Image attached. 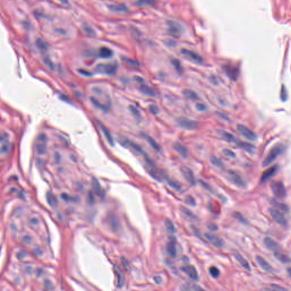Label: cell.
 Listing matches in <instances>:
<instances>
[{"label":"cell","mask_w":291,"mask_h":291,"mask_svg":"<svg viewBox=\"0 0 291 291\" xmlns=\"http://www.w3.org/2000/svg\"><path fill=\"white\" fill-rule=\"evenodd\" d=\"M285 150V146L283 144H277L274 146L270 151L267 156L265 158L263 162V166L267 167L268 166L282 154Z\"/></svg>","instance_id":"1"},{"label":"cell","mask_w":291,"mask_h":291,"mask_svg":"<svg viewBox=\"0 0 291 291\" xmlns=\"http://www.w3.org/2000/svg\"><path fill=\"white\" fill-rule=\"evenodd\" d=\"M271 190L276 198H283L286 196L287 191L284 184L281 181H274L271 183Z\"/></svg>","instance_id":"2"},{"label":"cell","mask_w":291,"mask_h":291,"mask_svg":"<svg viewBox=\"0 0 291 291\" xmlns=\"http://www.w3.org/2000/svg\"><path fill=\"white\" fill-rule=\"evenodd\" d=\"M181 52L188 60H191L195 63L200 64L203 63V59L198 54L193 51L188 50L186 48H182L181 50Z\"/></svg>","instance_id":"3"},{"label":"cell","mask_w":291,"mask_h":291,"mask_svg":"<svg viewBox=\"0 0 291 291\" xmlns=\"http://www.w3.org/2000/svg\"><path fill=\"white\" fill-rule=\"evenodd\" d=\"M177 122L180 126L189 130H195L198 127V123L196 121L191 120L187 118H180L177 120Z\"/></svg>","instance_id":"4"},{"label":"cell","mask_w":291,"mask_h":291,"mask_svg":"<svg viewBox=\"0 0 291 291\" xmlns=\"http://www.w3.org/2000/svg\"><path fill=\"white\" fill-rule=\"evenodd\" d=\"M96 70L100 72L111 75L116 73L117 65L116 63L100 64L96 66Z\"/></svg>","instance_id":"5"},{"label":"cell","mask_w":291,"mask_h":291,"mask_svg":"<svg viewBox=\"0 0 291 291\" xmlns=\"http://www.w3.org/2000/svg\"><path fill=\"white\" fill-rule=\"evenodd\" d=\"M269 211L272 218L274 220V221L278 223V224L280 225L283 226H285L287 225V220L281 211H280L276 209H274V208L270 209Z\"/></svg>","instance_id":"6"},{"label":"cell","mask_w":291,"mask_h":291,"mask_svg":"<svg viewBox=\"0 0 291 291\" xmlns=\"http://www.w3.org/2000/svg\"><path fill=\"white\" fill-rule=\"evenodd\" d=\"M237 130L244 137L248 140L254 141L257 138V136L254 131L243 125H238Z\"/></svg>","instance_id":"7"},{"label":"cell","mask_w":291,"mask_h":291,"mask_svg":"<svg viewBox=\"0 0 291 291\" xmlns=\"http://www.w3.org/2000/svg\"><path fill=\"white\" fill-rule=\"evenodd\" d=\"M180 172L183 176L188 183H189L192 185H194L196 184V180L194 179L193 172L192 171L191 168L188 167L187 166H182L180 168Z\"/></svg>","instance_id":"8"},{"label":"cell","mask_w":291,"mask_h":291,"mask_svg":"<svg viewBox=\"0 0 291 291\" xmlns=\"http://www.w3.org/2000/svg\"><path fill=\"white\" fill-rule=\"evenodd\" d=\"M168 31L170 33L175 35H180L183 31V26L179 22L176 20H170L167 22Z\"/></svg>","instance_id":"9"},{"label":"cell","mask_w":291,"mask_h":291,"mask_svg":"<svg viewBox=\"0 0 291 291\" xmlns=\"http://www.w3.org/2000/svg\"><path fill=\"white\" fill-rule=\"evenodd\" d=\"M205 237L211 244L217 248H221L224 246V242L217 235L211 233H205Z\"/></svg>","instance_id":"10"},{"label":"cell","mask_w":291,"mask_h":291,"mask_svg":"<svg viewBox=\"0 0 291 291\" xmlns=\"http://www.w3.org/2000/svg\"><path fill=\"white\" fill-rule=\"evenodd\" d=\"M229 179L238 187H244L246 185V183L243 179L237 173L234 171H229Z\"/></svg>","instance_id":"11"},{"label":"cell","mask_w":291,"mask_h":291,"mask_svg":"<svg viewBox=\"0 0 291 291\" xmlns=\"http://www.w3.org/2000/svg\"><path fill=\"white\" fill-rule=\"evenodd\" d=\"M181 270L193 280H198V271L193 266L187 265L181 268Z\"/></svg>","instance_id":"12"},{"label":"cell","mask_w":291,"mask_h":291,"mask_svg":"<svg viewBox=\"0 0 291 291\" xmlns=\"http://www.w3.org/2000/svg\"><path fill=\"white\" fill-rule=\"evenodd\" d=\"M173 149L175 151H176L178 154L180 155L181 157L185 158L188 155V151L187 148L184 146V145L179 143V142H175L172 145Z\"/></svg>","instance_id":"13"},{"label":"cell","mask_w":291,"mask_h":291,"mask_svg":"<svg viewBox=\"0 0 291 291\" xmlns=\"http://www.w3.org/2000/svg\"><path fill=\"white\" fill-rule=\"evenodd\" d=\"M167 251L168 254L172 258H175L176 256L177 251H176V241L175 238L172 237L170 238V240L168 242L167 244Z\"/></svg>","instance_id":"14"},{"label":"cell","mask_w":291,"mask_h":291,"mask_svg":"<svg viewBox=\"0 0 291 291\" xmlns=\"http://www.w3.org/2000/svg\"><path fill=\"white\" fill-rule=\"evenodd\" d=\"M278 170L277 166H274L272 167L269 168L266 171H264L261 176V183H264L270 179L271 177H272L276 172Z\"/></svg>","instance_id":"15"},{"label":"cell","mask_w":291,"mask_h":291,"mask_svg":"<svg viewBox=\"0 0 291 291\" xmlns=\"http://www.w3.org/2000/svg\"><path fill=\"white\" fill-rule=\"evenodd\" d=\"M141 136L144 138L146 141L149 143L151 147L154 148L155 150L160 152L161 151V147L159 144L157 143L156 141L154 140V138L151 137L147 134H144V133H141Z\"/></svg>","instance_id":"16"},{"label":"cell","mask_w":291,"mask_h":291,"mask_svg":"<svg viewBox=\"0 0 291 291\" xmlns=\"http://www.w3.org/2000/svg\"><path fill=\"white\" fill-rule=\"evenodd\" d=\"M264 243H265L266 246H267L268 248H269L270 250H271L272 251H274L275 252L279 251L280 247H279V244L274 240H273L272 239H271L270 238H265Z\"/></svg>","instance_id":"17"},{"label":"cell","mask_w":291,"mask_h":291,"mask_svg":"<svg viewBox=\"0 0 291 291\" xmlns=\"http://www.w3.org/2000/svg\"><path fill=\"white\" fill-rule=\"evenodd\" d=\"M256 259H257V261H258V264H259V266L264 270L269 272H272L273 271V268L271 267V265L269 264L264 259L260 256L257 257Z\"/></svg>","instance_id":"18"},{"label":"cell","mask_w":291,"mask_h":291,"mask_svg":"<svg viewBox=\"0 0 291 291\" xmlns=\"http://www.w3.org/2000/svg\"><path fill=\"white\" fill-rule=\"evenodd\" d=\"M126 143L128 144L130 147H131V148H132L133 150L135 151H137L138 153H139V154H141V155H142L143 156L144 158L148 157V155L146 153V152L142 149V148L139 145H138V144H137V143H134L133 142L130 141H126Z\"/></svg>","instance_id":"19"},{"label":"cell","mask_w":291,"mask_h":291,"mask_svg":"<svg viewBox=\"0 0 291 291\" xmlns=\"http://www.w3.org/2000/svg\"><path fill=\"white\" fill-rule=\"evenodd\" d=\"M139 89L141 90V92L144 94V95L151 96V97H154L156 95L155 90L152 88L148 86L147 85H145V84L141 85Z\"/></svg>","instance_id":"20"},{"label":"cell","mask_w":291,"mask_h":291,"mask_svg":"<svg viewBox=\"0 0 291 291\" xmlns=\"http://www.w3.org/2000/svg\"><path fill=\"white\" fill-rule=\"evenodd\" d=\"M109 9L115 12H122L126 11L127 7L124 3H118L110 5L109 6Z\"/></svg>","instance_id":"21"},{"label":"cell","mask_w":291,"mask_h":291,"mask_svg":"<svg viewBox=\"0 0 291 291\" xmlns=\"http://www.w3.org/2000/svg\"><path fill=\"white\" fill-rule=\"evenodd\" d=\"M234 257L236 259V260L241 264V265H242V267H243L245 269L248 270V271L250 270V266L248 264V261L241 254L238 253H235L234 254Z\"/></svg>","instance_id":"22"},{"label":"cell","mask_w":291,"mask_h":291,"mask_svg":"<svg viewBox=\"0 0 291 291\" xmlns=\"http://www.w3.org/2000/svg\"><path fill=\"white\" fill-rule=\"evenodd\" d=\"M99 55L102 58H109L112 56L113 51L108 47H102L99 50Z\"/></svg>","instance_id":"23"},{"label":"cell","mask_w":291,"mask_h":291,"mask_svg":"<svg viewBox=\"0 0 291 291\" xmlns=\"http://www.w3.org/2000/svg\"><path fill=\"white\" fill-rule=\"evenodd\" d=\"M225 70L226 71V74H228V76L231 79H233V80H235L237 77V70L234 67H231V66H225Z\"/></svg>","instance_id":"24"},{"label":"cell","mask_w":291,"mask_h":291,"mask_svg":"<svg viewBox=\"0 0 291 291\" xmlns=\"http://www.w3.org/2000/svg\"><path fill=\"white\" fill-rule=\"evenodd\" d=\"M275 256L279 261H280L283 263H289L291 261V258H289L288 255L285 254L284 253H282L280 251L275 252Z\"/></svg>","instance_id":"25"},{"label":"cell","mask_w":291,"mask_h":291,"mask_svg":"<svg viewBox=\"0 0 291 291\" xmlns=\"http://www.w3.org/2000/svg\"><path fill=\"white\" fill-rule=\"evenodd\" d=\"M271 204H272V205H273L274 207H276L279 210H280V211H283V212L288 213V211H289V208H288V207H287L286 205H285V204H282L281 202H279L275 201V200H272V201H271Z\"/></svg>","instance_id":"26"},{"label":"cell","mask_w":291,"mask_h":291,"mask_svg":"<svg viewBox=\"0 0 291 291\" xmlns=\"http://www.w3.org/2000/svg\"><path fill=\"white\" fill-rule=\"evenodd\" d=\"M220 134L222 135V137L224 138L225 139L229 142H236L237 139L236 138L234 137L233 135L228 133L227 131H225L221 130L220 131Z\"/></svg>","instance_id":"27"},{"label":"cell","mask_w":291,"mask_h":291,"mask_svg":"<svg viewBox=\"0 0 291 291\" xmlns=\"http://www.w3.org/2000/svg\"><path fill=\"white\" fill-rule=\"evenodd\" d=\"M100 126L101 129V130H102L103 133H104L105 137L107 138V139L108 141V142L111 146H113L114 145V141H113V139L110 133L109 132V131L107 130V129L106 127H104V126L101 124H100Z\"/></svg>","instance_id":"28"},{"label":"cell","mask_w":291,"mask_h":291,"mask_svg":"<svg viewBox=\"0 0 291 291\" xmlns=\"http://www.w3.org/2000/svg\"><path fill=\"white\" fill-rule=\"evenodd\" d=\"M184 95L189 100H196L198 99V95L196 92L190 89H185L183 92Z\"/></svg>","instance_id":"29"},{"label":"cell","mask_w":291,"mask_h":291,"mask_svg":"<svg viewBox=\"0 0 291 291\" xmlns=\"http://www.w3.org/2000/svg\"><path fill=\"white\" fill-rule=\"evenodd\" d=\"M116 272L117 275V281H118V286L119 287H122L124 284L125 278L124 275L122 272H121L119 268H116Z\"/></svg>","instance_id":"30"},{"label":"cell","mask_w":291,"mask_h":291,"mask_svg":"<svg viewBox=\"0 0 291 291\" xmlns=\"http://www.w3.org/2000/svg\"><path fill=\"white\" fill-rule=\"evenodd\" d=\"M165 226L167 229V231L173 234L176 232V228L175 227L173 222L170 219H166L165 221Z\"/></svg>","instance_id":"31"},{"label":"cell","mask_w":291,"mask_h":291,"mask_svg":"<svg viewBox=\"0 0 291 291\" xmlns=\"http://www.w3.org/2000/svg\"><path fill=\"white\" fill-rule=\"evenodd\" d=\"M171 63H172V64L174 66L175 68L176 69V70H177L179 74H182L183 73V68L182 67V65H181L180 61L179 60L177 59H172L171 60Z\"/></svg>","instance_id":"32"},{"label":"cell","mask_w":291,"mask_h":291,"mask_svg":"<svg viewBox=\"0 0 291 291\" xmlns=\"http://www.w3.org/2000/svg\"><path fill=\"white\" fill-rule=\"evenodd\" d=\"M180 211L184 214V215L190 219L194 220L196 218V216H194V214L187 207H184L183 206H181Z\"/></svg>","instance_id":"33"},{"label":"cell","mask_w":291,"mask_h":291,"mask_svg":"<svg viewBox=\"0 0 291 291\" xmlns=\"http://www.w3.org/2000/svg\"><path fill=\"white\" fill-rule=\"evenodd\" d=\"M237 144L238 146H239L248 152H252V151L254 148L252 144H250L248 143H246V142H238Z\"/></svg>","instance_id":"34"},{"label":"cell","mask_w":291,"mask_h":291,"mask_svg":"<svg viewBox=\"0 0 291 291\" xmlns=\"http://www.w3.org/2000/svg\"><path fill=\"white\" fill-rule=\"evenodd\" d=\"M211 161L212 164H213L214 166L218 167H222L224 166V164L221 159H220L217 157H214V156L211 157Z\"/></svg>","instance_id":"35"},{"label":"cell","mask_w":291,"mask_h":291,"mask_svg":"<svg viewBox=\"0 0 291 291\" xmlns=\"http://www.w3.org/2000/svg\"><path fill=\"white\" fill-rule=\"evenodd\" d=\"M122 60H124L126 63L130 65L131 66L135 67L139 66V63L137 61L133 60V59L129 58V57H122Z\"/></svg>","instance_id":"36"},{"label":"cell","mask_w":291,"mask_h":291,"mask_svg":"<svg viewBox=\"0 0 291 291\" xmlns=\"http://www.w3.org/2000/svg\"><path fill=\"white\" fill-rule=\"evenodd\" d=\"M167 181L168 185H169L170 187L172 188H174L175 190H176V191H180L181 189V187L180 185L179 184V183H176V181L172 180H171V179H169V178H167Z\"/></svg>","instance_id":"37"},{"label":"cell","mask_w":291,"mask_h":291,"mask_svg":"<svg viewBox=\"0 0 291 291\" xmlns=\"http://www.w3.org/2000/svg\"><path fill=\"white\" fill-rule=\"evenodd\" d=\"M36 44H37V47L40 48V50H47V44L43 39L40 38L37 39L36 40Z\"/></svg>","instance_id":"38"},{"label":"cell","mask_w":291,"mask_h":291,"mask_svg":"<svg viewBox=\"0 0 291 291\" xmlns=\"http://www.w3.org/2000/svg\"><path fill=\"white\" fill-rule=\"evenodd\" d=\"M209 272L211 274V276L214 278H218L220 274V270L218 269L217 268L214 266H212L209 268Z\"/></svg>","instance_id":"39"},{"label":"cell","mask_w":291,"mask_h":291,"mask_svg":"<svg viewBox=\"0 0 291 291\" xmlns=\"http://www.w3.org/2000/svg\"><path fill=\"white\" fill-rule=\"evenodd\" d=\"M111 225L114 229H118L120 225L117 218L115 216H111Z\"/></svg>","instance_id":"40"},{"label":"cell","mask_w":291,"mask_h":291,"mask_svg":"<svg viewBox=\"0 0 291 291\" xmlns=\"http://www.w3.org/2000/svg\"><path fill=\"white\" fill-rule=\"evenodd\" d=\"M185 201L187 204L191 206H195L196 205V202L195 199L191 195H187L185 198Z\"/></svg>","instance_id":"41"},{"label":"cell","mask_w":291,"mask_h":291,"mask_svg":"<svg viewBox=\"0 0 291 291\" xmlns=\"http://www.w3.org/2000/svg\"><path fill=\"white\" fill-rule=\"evenodd\" d=\"M90 100H91V101L92 102V103H93L96 107L100 108V109H103V110H107V107H105L104 105L101 104L100 102L99 101H98L97 100H96V98H94L93 97H91V98H90Z\"/></svg>","instance_id":"42"},{"label":"cell","mask_w":291,"mask_h":291,"mask_svg":"<svg viewBox=\"0 0 291 291\" xmlns=\"http://www.w3.org/2000/svg\"><path fill=\"white\" fill-rule=\"evenodd\" d=\"M233 216L234 218H235L237 220L240 221L241 222L244 223V224L246 222V221L244 217L240 213L237 212V211H234L233 214Z\"/></svg>","instance_id":"43"},{"label":"cell","mask_w":291,"mask_h":291,"mask_svg":"<svg viewBox=\"0 0 291 291\" xmlns=\"http://www.w3.org/2000/svg\"><path fill=\"white\" fill-rule=\"evenodd\" d=\"M222 152H223V154H224L225 155H226V157H229L234 158L235 157V154L233 151H232L230 150L225 148L223 150Z\"/></svg>","instance_id":"44"},{"label":"cell","mask_w":291,"mask_h":291,"mask_svg":"<svg viewBox=\"0 0 291 291\" xmlns=\"http://www.w3.org/2000/svg\"><path fill=\"white\" fill-rule=\"evenodd\" d=\"M149 110L152 114H155V115L158 114L160 111L159 107L155 105H150L149 106Z\"/></svg>","instance_id":"45"},{"label":"cell","mask_w":291,"mask_h":291,"mask_svg":"<svg viewBox=\"0 0 291 291\" xmlns=\"http://www.w3.org/2000/svg\"><path fill=\"white\" fill-rule=\"evenodd\" d=\"M37 152H38L39 154H44V153L46 152V146H45L44 144H38V145L37 146Z\"/></svg>","instance_id":"46"},{"label":"cell","mask_w":291,"mask_h":291,"mask_svg":"<svg viewBox=\"0 0 291 291\" xmlns=\"http://www.w3.org/2000/svg\"><path fill=\"white\" fill-rule=\"evenodd\" d=\"M281 100L283 101L286 100V99L287 98V90H286V88H285L284 85H283V87H281Z\"/></svg>","instance_id":"47"},{"label":"cell","mask_w":291,"mask_h":291,"mask_svg":"<svg viewBox=\"0 0 291 291\" xmlns=\"http://www.w3.org/2000/svg\"><path fill=\"white\" fill-rule=\"evenodd\" d=\"M196 107L198 111H204L207 110V106L202 103H198L196 104Z\"/></svg>","instance_id":"48"},{"label":"cell","mask_w":291,"mask_h":291,"mask_svg":"<svg viewBox=\"0 0 291 291\" xmlns=\"http://www.w3.org/2000/svg\"><path fill=\"white\" fill-rule=\"evenodd\" d=\"M84 30L87 33L89 34V35H95V33H94V31L91 27L88 26L87 25H85L84 27Z\"/></svg>","instance_id":"49"},{"label":"cell","mask_w":291,"mask_h":291,"mask_svg":"<svg viewBox=\"0 0 291 291\" xmlns=\"http://www.w3.org/2000/svg\"><path fill=\"white\" fill-rule=\"evenodd\" d=\"M130 111H131V113L133 114H134V116H135L136 117H140V113H139V111H138L137 109L135 108V107H133V106H130Z\"/></svg>","instance_id":"50"},{"label":"cell","mask_w":291,"mask_h":291,"mask_svg":"<svg viewBox=\"0 0 291 291\" xmlns=\"http://www.w3.org/2000/svg\"><path fill=\"white\" fill-rule=\"evenodd\" d=\"M93 185L94 188L97 192H100V185L97 181L96 179H93Z\"/></svg>","instance_id":"51"},{"label":"cell","mask_w":291,"mask_h":291,"mask_svg":"<svg viewBox=\"0 0 291 291\" xmlns=\"http://www.w3.org/2000/svg\"><path fill=\"white\" fill-rule=\"evenodd\" d=\"M207 228L209 230H210L211 231H217L218 230V226L217 225L214 224L213 223H211L210 224L207 225Z\"/></svg>","instance_id":"52"},{"label":"cell","mask_w":291,"mask_h":291,"mask_svg":"<svg viewBox=\"0 0 291 291\" xmlns=\"http://www.w3.org/2000/svg\"><path fill=\"white\" fill-rule=\"evenodd\" d=\"M200 183L201 184V185L203 186L204 188H207V189L209 190V191H212V189H211V188L209 184H207L206 183H205L204 181L202 180H200Z\"/></svg>","instance_id":"53"},{"label":"cell","mask_w":291,"mask_h":291,"mask_svg":"<svg viewBox=\"0 0 291 291\" xmlns=\"http://www.w3.org/2000/svg\"><path fill=\"white\" fill-rule=\"evenodd\" d=\"M9 147L7 145V144H3L2 146H1V152L2 154H5V153H7V152L8 151V150H9Z\"/></svg>","instance_id":"54"},{"label":"cell","mask_w":291,"mask_h":291,"mask_svg":"<svg viewBox=\"0 0 291 291\" xmlns=\"http://www.w3.org/2000/svg\"><path fill=\"white\" fill-rule=\"evenodd\" d=\"M153 2L152 1H138L137 2V4L138 5H146L145 3H146V5H148L149 3H152Z\"/></svg>","instance_id":"55"},{"label":"cell","mask_w":291,"mask_h":291,"mask_svg":"<svg viewBox=\"0 0 291 291\" xmlns=\"http://www.w3.org/2000/svg\"><path fill=\"white\" fill-rule=\"evenodd\" d=\"M44 60V62H45V63L46 64H47V66H48V67H50V68H51V69H52V68H53V67H53V64H52V63L51 61V60H49V59L45 58Z\"/></svg>","instance_id":"56"},{"label":"cell","mask_w":291,"mask_h":291,"mask_svg":"<svg viewBox=\"0 0 291 291\" xmlns=\"http://www.w3.org/2000/svg\"><path fill=\"white\" fill-rule=\"evenodd\" d=\"M154 281L158 284H161L162 283V279L160 276H155L154 278Z\"/></svg>","instance_id":"57"},{"label":"cell","mask_w":291,"mask_h":291,"mask_svg":"<svg viewBox=\"0 0 291 291\" xmlns=\"http://www.w3.org/2000/svg\"><path fill=\"white\" fill-rule=\"evenodd\" d=\"M193 288H194L195 291H205L204 289L201 288L200 286L197 285H194L193 286Z\"/></svg>","instance_id":"58"},{"label":"cell","mask_w":291,"mask_h":291,"mask_svg":"<svg viewBox=\"0 0 291 291\" xmlns=\"http://www.w3.org/2000/svg\"><path fill=\"white\" fill-rule=\"evenodd\" d=\"M79 72H80V74L84 75H85V76H90V75H91L89 72H88L86 71V70H79Z\"/></svg>","instance_id":"59"},{"label":"cell","mask_w":291,"mask_h":291,"mask_svg":"<svg viewBox=\"0 0 291 291\" xmlns=\"http://www.w3.org/2000/svg\"><path fill=\"white\" fill-rule=\"evenodd\" d=\"M24 240L25 242H26V243H29L30 241V238H29L28 237H25L24 238Z\"/></svg>","instance_id":"60"},{"label":"cell","mask_w":291,"mask_h":291,"mask_svg":"<svg viewBox=\"0 0 291 291\" xmlns=\"http://www.w3.org/2000/svg\"><path fill=\"white\" fill-rule=\"evenodd\" d=\"M31 222L34 224H37V223L38 222V221L37 220V219L35 218H34L32 220H31Z\"/></svg>","instance_id":"61"},{"label":"cell","mask_w":291,"mask_h":291,"mask_svg":"<svg viewBox=\"0 0 291 291\" xmlns=\"http://www.w3.org/2000/svg\"><path fill=\"white\" fill-rule=\"evenodd\" d=\"M263 291H277L276 290H275L273 289H270V288H264Z\"/></svg>","instance_id":"62"},{"label":"cell","mask_w":291,"mask_h":291,"mask_svg":"<svg viewBox=\"0 0 291 291\" xmlns=\"http://www.w3.org/2000/svg\"><path fill=\"white\" fill-rule=\"evenodd\" d=\"M287 271H288V274H289V275L291 277V267L289 268Z\"/></svg>","instance_id":"63"},{"label":"cell","mask_w":291,"mask_h":291,"mask_svg":"<svg viewBox=\"0 0 291 291\" xmlns=\"http://www.w3.org/2000/svg\"><path fill=\"white\" fill-rule=\"evenodd\" d=\"M219 115H220V117H222L223 114H222V113H219ZM224 117L225 118V120H227V119L228 118H227V117H226V116H224Z\"/></svg>","instance_id":"64"}]
</instances>
